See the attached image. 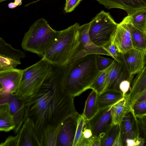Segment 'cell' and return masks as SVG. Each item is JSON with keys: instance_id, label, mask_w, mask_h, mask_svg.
Instances as JSON below:
<instances>
[{"instance_id": "1", "label": "cell", "mask_w": 146, "mask_h": 146, "mask_svg": "<svg viewBox=\"0 0 146 146\" xmlns=\"http://www.w3.org/2000/svg\"><path fill=\"white\" fill-rule=\"evenodd\" d=\"M68 64H52L50 70L38 91L24 100V121L33 122L39 136L50 126L61 124L68 117L77 113L74 97L64 89Z\"/></svg>"}, {"instance_id": "2", "label": "cell", "mask_w": 146, "mask_h": 146, "mask_svg": "<svg viewBox=\"0 0 146 146\" xmlns=\"http://www.w3.org/2000/svg\"><path fill=\"white\" fill-rule=\"evenodd\" d=\"M99 72L96 65V54L80 58L69 67L64 81V92L74 98L78 96L90 89Z\"/></svg>"}, {"instance_id": "3", "label": "cell", "mask_w": 146, "mask_h": 146, "mask_svg": "<svg viewBox=\"0 0 146 146\" xmlns=\"http://www.w3.org/2000/svg\"><path fill=\"white\" fill-rule=\"evenodd\" d=\"M59 32L53 29L45 19H39L25 33L21 46L24 50L42 57L57 40Z\"/></svg>"}, {"instance_id": "4", "label": "cell", "mask_w": 146, "mask_h": 146, "mask_svg": "<svg viewBox=\"0 0 146 146\" xmlns=\"http://www.w3.org/2000/svg\"><path fill=\"white\" fill-rule=\"evenodd\" d=\"M79 26V24L76 23L65 29L59 31L57 40L42 58L52 64H68Z\"/></svg>"}, {"instance_id": "5", "label": "cell", "mask_w": 146, "mask_h": 146, "mask_svg": "<svg viewBox=\"0 0 146 146\" xmlns=\"http://www.w3.org/2000/svg\"><path fill=\"white\" fill-rule=\"evenodd\" d=\"M52 64L42 58L23 70L21 82L16 92L17 98L24 100L36 92L50 72Z\"/></svg>"}, {"instance_id": "6", "label": "cell", "mask_w": 146, "mask_h": 146, "mask_svg": "<svg viewBox=\"0 0 146 146\" xmlns=\"http://www.w3.org/2000/svg\"><path fill=\"white\" fill-rule=\"evenodd\" d=\"M90 22L89 34L92 42L102 47L110 44L118 23L115 21L109 13L102 11Z\"/></svg>"}, {"instance_id": "7", "label": "cell", "mask_w": 146, "mask_h": 146, "mask_svg": "<svg viewBox=\"0 0 146 146\" xmlns=\"http://www.w3.org/2000/svg\"><path fill=\"white\" fill-rule=\"evenodd\" d=\"M91 22L79 26L76 38L70 56L68 65L70 66L76 60L86 55L99 54L110 56L103 47L97 45L90 38L89 30Z\"/></svg>"}, {"instance_id": "8", "label": "cell", "mask_w": 146, "mask_h": 146, "mask_svg": "<svg viewBox=\"0 0 146 146\" xmlns=\"http://www.w3.org/2000/svg\"><path fill=\"white\" fill-rule=\"evenodd\" d=\"M130 16L124 17L118 24L112 42L118 52L123 54L133 48L130 32Z\"/></svg>"}, {"instance_id": "9", "label": "cell", "mask_w": 146, "mask_h": 146, "mask_svg": "<svg viewBox=\"0 0 146 146\" xmlns=\"http://www.w3.org/2000/svg\"><path fill=\"white\" fill-rule=\"evenodd\" d=\"M112 106L99 110L91 119L87 120L88 127L93 135L101 138L113 123L111 115Z\"/></svg>"}, {"instance_id": "10", "label": "cell", "mask_w": 146, "mask_h": 146, "mask_svg": "<svg viewBox=\"0 0 146 146\" xmlns=\"http://www.w3.org/2000/svg\"><path fill=\"white\" fill-rule=\"evenodd\" d=\"M23 70L0 67V83L3 89L0 92L16 94L21 79Z\"/></svg>"}, {"instance_id": "11", "label": "cell", "mask_w": 146, "mask_h": 146, "mask_svg": "<svg viewBox=\"0 0 146 146\" xmlns=\"http://www.w3.org/2000/svg\"><path fill=\"white\" fill-rule=\"evenodd\" d=\"M146 50L133 48L123 54H120L121 62L131 75L139 73L145 66Z\"/></svg>"}, {"instance_id": "12", "label": "cell", "mask_w": 146, "mask_h": 146, "mask_svg": "<svg viewBox=\"0 0 146 146\" xmlns=\"http://www.w3.org/2000/svg\"><path fill=\"white\" fill-rule=\"evenodd\" d=\"M78 113L67 117L62 123L57 146H73L77 127Z\"/></svg>"}, {"instance_id": "13", "label": "cell", "mask_w": 146, "mask_h": 146, "mask_svg": "<svg viewBox=\"0 0 146 146\" xmlns=\"http://www.w3.org/2000/svg\"><path fill=\"white\" fill-rule=\"evenodd\" d=\"M134 75L129 73L123 63L119 62L114 60V64L108 75L102 92L107 90L120 92L119 86L121 82Z\"/></svg>"}, {"instance_id": "14", "label": "cell", "mask_w": 146, "mask_h": 146, "mask_svg": "<svg viewBox=\"0 0 146 146\" xmlns=\"http://www.w3.org/2000/svg\"><path fill=\"white\" fill-rule=\"evenodd\" d=\"M0 96L9 104L15 126L13 130L17 133L24 122V100L18 99L16 94L0 93Z\"/></svg>"}, {"instance_id": "15", "label": "cell", "mask_w": 146, "mask_h": 146, "mask_svg": "<svg viewBox=\"0 0 146 146\" xmlns=\"http://www.w3.org/2000/svg\"><path fill=\"white\" fill-rule=\"evenodd\" d=\"M18 146H41L39 138L31 119L25 120L16 135Z\"/></svg>"}, {"instance_id": "16", "label": "cell", "mask_w": 146, "mask_h": 146, "mask_svg": "<svg viewBox=\"0 0 146 146\" xmlns=\"http://www.w3.org/2000/svg\"><path fill=\"white\" fill-rule=\"evenodd\" d=\"M107 9L118 8L124 10L127 16L146 9V0H96Z\"/></svg>"}, {"instance_id": "17", "label": "cell", "mask_w": 146, "mask_h": 146, "mask_svg": "<svg viewBox=\"0 0 146 146\" xmlns=\"http://www.w3.org/2000/svg\"><path fill=\"white\" fill-rule=\"evenodd\" d=\"M132 82L129 92L126 94L131 108L133 104L146 95V66L137 74Z\"/></svg>"}, {"instance_id": "18", "label": "cell", "mask_w": 146, "mask_h": 146, "mask_svg": "<svg viewBox=\"0 0 146 146\" xmlns=\"http://www.w3.org/2000/svg\"><path fill=\"white\" fill-rule=\"evenodd\" d=\"M120 125L123 145L127 139H133L140 136L137 119L130 111L125 115Z\"/></svg>"}, {"instance_id": "19", "label": "cell", "mask_w": 146, "mask_h": 146, "mask_svg": "<svg viewBox=\"0 0 146 146\" xmlns=\"http://www.w3.org/2000/svg\"><path fill=\"white\" fill-rule=\"evenodd\" d=\"M126 94L122 99L111 106V115L113 124L120 125L125 115L131 111Z\"/></svg>"}, {"instance_id": "20", "label": "cell", "mask_w": 146, "mask_h": 146, "mask_svg": "<svg viewBox=\"0 0 146 146\" xmlns=\"http://www.w3.org/2000/svg\"><path fill=\"white\" fill-rule=\"evenodd\" d=\"M15 126L9 104L0 97V131L8 132Z\"/></svg>"}, {"instance_id": "21", "label": "cell", "mask_w": 146, "mask_h": 146, "mask_svg": "<svg viewBox=\"0 0 146 146\" xmlns=\"http://www.w3.org/2000/svg\"><path fill=\"white\" fill-rule=\"evenodd\" d=\"M124 96L120 92L107 90L98 94V110L111 106L122 99Z\"/></svg>"}, {"instance_id": "22", "label": "cell", "mask_w": 146, "mask_h": 146, "mask_svg": "<svg viewBox=\"0 0 146 146\" xmlns=\"http://www.w3.org/2000/svg\"><path fill=\"white\" fill-rule=\"evenodd\" d=\"M61 125L49 126L42 131L39 137L41 146H57Z\"/></svg>"}, {"instance_id": "23", "label": "cell", "mask_w": 146, "mask_h": 146, "mask_svg": "<svg viewBox=\"0 0 146 146\" xmlns=\"http://www.w3.org/2000/svg\"><path fill=\"white\" fill-rule=\"evenodd\" d=\"M0 56L21 62V59L24 58L26 54L21 50L15 48L0 37Z\"/></svg>"}, {"instance_id": "24", "label": "cell", "mask_w": 146, "mask_h": 146, "mask_svg": "<svg viewBox=\"0 0 146 146\" xmlns=\"http://www.w3.org/2000/svg\"><path fill=\"white\" fill-rule=\"evenodd\" d=\"M98 94L96 91L92 90L86 101L84 110L82 114L87 120L91 119L98 110L97 102Z\"/></svg>"}, {"instance_id": "25", "label": "cell", "mask_w": 146, "mask_h": 146, "mask_svg": "<svg viewBox=\"0 0 146 146\" xmlns=\"http://www.w3.org/2000/svg\"><path fill=\"white\" fill-rule=\"evenodd\" d=\"M130 32L133 48L139 50H146V33L134 27L131 22Z\"/></svg>"}, {"instance_id": "26", "label": "cell", "mask_w": 146, "mask_h": 146, "mask_svg": "<svg viewBox=\"0 0 146 146\" xmlns=\"http://www.w3.org/2000/svg\"><path fill=\"white\" fill-rule=\"evenodd\" d=\"M113 62L104 70L100 71L95 80L91 86L90 89L96 91L98 94L101 93L104 89L108 75L114 63Z\"/></svg>"}, {"instance_id": "27", "label": "cell", "mask_w": 146, "mask_h": 146, "mask_svg": "<svg viewBox=\"0 0 146 146\" xmlns=\"http://www.w3.org/2000/svg\"><path fill=\"white\" fill-rule=\"evenodd\" d=\"M129 16L132 26L146 33V9L139 10Z\"/></svg>"}, {"instance_id": "28", "label": "cell", "mask_w": 146, "mask_h": 146, "mask_svg": "<svg viewBox=\"0 0 146 146\" xmlns=\"http://www.w3.org/2000/svg\"><path fill=\"white\" fill-rule=\"evenodd\" d=\"M120 129V125L112 123L101 138V146H112Z\"/></svg>"}, {"instance_id": "29", "label": "cell", "mask_w": 146, "mask_h": 146, "mask_svg": "<svg viewBox=\"0 0 146 146\" xmlns=\"http://www.w3.org/2000/svg\"><path fill=\"white\" fill-rule=\"evenodd\" d=\"M77 127L73 146H80L83 131L87 122V120L82 115L79 113L77 116Z\"/></svg>"}, {"instance_id": "30", "label": "cell", "mask_w": 146, "mask_h": 146, "mask_svg": "<svg viewBox=\"0 0 146 146\" xmlns=\"http://www.w3.org/2000/svg\"><path fill=\"white\" fill-rule=\"evenodd\" d=\"M130 112L135 118L146 115V100L135 102L132 106Z\"/></svg>"}, {"instance_id": "31", "label": "cell", "mask_w": 146, "mask_h": 146, "mask_svg": "<svg viewBox=\"0 0 146 146\" xmlns=\"http://www.w3.org/2000/svg\"><path fill=\"white\" fill-rule=\"evenodd\" d=\"M114 59L105 58L99 54H96V61L97 67L99 71H102L110 66Z\"/></svg>"}, {"instance_id": "32", "label": "cell", "mask_w": 146, "mask_h": 146, "mask_svg": "<svg viewBox=\"0 0 146 146\" xmlns=\"http://www.w3.org/2000/svg\"><path fill=\"white\" fill-rule=\"evenodd\" d=\"M103 48L109 53L110 56L114 60L119 62L122 63L120 54L118 52L117 49L112 41L110 44Z\"/></svg>"}, {"instance_id": "33", "label": "cell", "mask_w": 146, "mask_h": 146, "mask_svg": "<svg viewBox=\"0 0 146 146\" xmlns=\"http://www.w3.org/2000/svg\"><path fill=\"white\" fill-rule=\"evenodd\" d=\"M133 77L134 76H133L128 79L124 80L121 81L119 84V90L124 96L129 90Z\"/></svg>"}, {"instance_id": "34", "label": "cell", "mask_w": 146, "mask_h": 146, "mask_svg": "<svg viewBox=\"0 0 146 146\" xmlns=\"http://www.w3.org/2000/svg\"><path fill=\"white\" fill-rule=\"evenodd\" d=\"M21 64V62L16 61L0 56V67L15 68Z\"/></svg>"}, {"instance_id": "35", "label": "cell", "mask_w": 146, "mask_h": 146, "mask_svg": "<svg viewBox=\"0 0 146 146\" xmlns=\"http://www.w3.org/2000/svg\"><path fill=\"white\" fill-rule=\"evenodd\" d=\"M145 139L141 137L133 139H127L124 142L123 145L126 146H143Z\"/></svg>"}, {"instance_id": "36", "label": "cell", "mask_w": 146, "mask_h": 146, "mask_svg": "<svg viewBox=\"0 0 146 146\" xmlns=\"http://www.w3.org/2000/svg\"><path fill=\"white\" fill-rule=\"evenodd\" d=\"M136 118L138 124L140 136L141 134V137L145 139L146 115Z\"/></svg>"}, {"instance_id": "37", "label": "cell", "mask_w": 146, "mask_h": 146, "mask_svg": "<svg viewBox=\"0 0 146 146\" xmlns=\"http://www.w3.org/2000/svg\"><path fill=\"white\" fill-rule=\"evenodd\" d=\"M82 0H65L66 2L64 8V11L67 13L73 11Z\"/></svg>"}, {"instance_id": "38", "label": "cell", "mask_w": 146, "mask_h": 146, "mask_svg": "<svg viewBox=\"0 0 146 146\" xmlns=\"http://www.w3.org/2000/svg\"><path fill=\"white\" fill-rule=\"evenodd\" d=\"M0 146H18L16 136H9L4 142L0 143Z\"/></svg>"}, {"instance_id": "39", "label": "cell", "mask_w": 146, "mask_h": 146, "mask_svg": "<svg viewBox=\"0 0 146 146\" xmlns=\"http://www.w3.org/2000/svg\"><path fill=\"white\" fill-rule=\"evenodd\" d=\"M101 138L99 136L92 135L90 139L88 146H101Z\"/></svg>"}, {"instance_id": "40", "label": "cell", "mask_w": 146, "mask_h": 146, "mask_svg": "<svg viewBox=\"0 0 146 146\" xmlns=\"http://www.w3.org/2000/svg\"><path fill=\"white\" fill-rule=\"evenodd\" d=\"M123 146V142L122 137L120 125V129L113 142L112 146Z\"/></svg>"}, {"instance_id": "41", "label": "cell", "mask_w": 146, "mask_h": 146, "mask_svg": "<svg viewBox=\"0 0 146 146\" xmlns=\"http://www.w3.org/2000/svg\"><path fill=\"white\" fill-rule=\"evenodd\" d=\"M3 89V87L1 84L0 83V92Z\"/></svg>"}]
</instances>
